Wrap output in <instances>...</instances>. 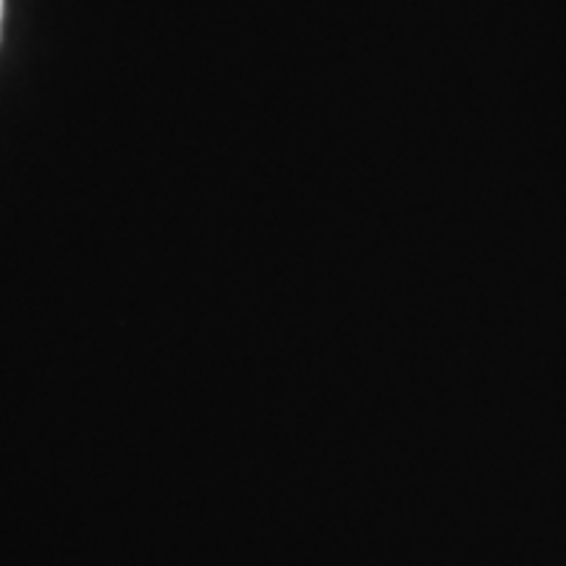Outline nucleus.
Here are the masks:
<instances>
[{
    "mask_svg": "<svg viewBox=\"0 0 566 566\" xmlns=\"http://www.w3.org/2000/svg\"><path fill=\"white\" fill-rule=\"evenodd\" d=\"M0 21H3V0H0Z\"/></svg>",
    "mask_w": 566,
    "mask_h": 566,
    "instance_id": "obj_1",
    "label": "nucleus"
}]
</instances>
